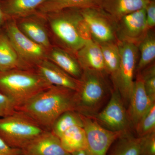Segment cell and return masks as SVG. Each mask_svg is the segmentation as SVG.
Returning a JSON list of instances; mask_svg holds the SVG:
<instances>
[{"instance_id":"1","label":"cell","mask_w":155,"mask_h":155,"mask_svg":"<svg viewBox=\"0 0 155 155\" xmlns=\"http://www.w3.org/2000/svg\"><path fill=\"white\" fill-rule=\"evenodd\" d=\"M75 91L52 85L16 108L45 130H51L58 117L75 111Z\"/></svg>"},{"instance_id":"2","label":"cell","mask_w":155,"mask_h":155,"mask_svg":"<svg viewBox=\"0 0 155 155\" xmlns=\"http://www.w3.org/2000/svg\"><path fill=\"white\" fill-rule=\"evenodd\" d=\"M58 46L75 55L85 42L92 39L79 8H68L45 14Z\"/></svg>"},{"instance_id":"3","label":"cell","mask_w":155,"mask_h":155,"mask_svg":"<svg viewBox=\"0 0 155 155\" xmlns=\"http://www.w3.org/2000/svg\"><path fill=\"white\" fill-rule=\"evenodd\" d=\"M75 91V111L87 117L96 115L107 103L113 89L105 72L84 70Z\"/></svg>"},{"instance_id":"4","label":"cell","mask_w":155,"mask_h":155,"mask_svg":"<svg viewBox=\"0 0 155 155\" xmlns=\"http://www.w3.org/2000/svg\"><path fill=\"white\" fill-rule=\"evenodd\" d=\"M51 86L35 68L0 71V92L13 100L17 107Z\"/></svg>"},{"instance_id":"5","label":"cell","mask_w":155,"mask_h":155,"mask_svg":"<svg viewBox=\"0 0 155 155\" xmlns=\"http://www.w3.org/2000/svg\"><path fill=\"white\" fill-rule=\"evenodd\" d=\"M45 130L17 110L0 118V138L13 148L22 150Z\"/></svg>"},{"instance_id":"6","label":"cell","mask_w":155,"mask_h":155,"mask_svg":"<svg viewBox=\"0 0 155 155\" xmlns=\"http://www.w3.org/2000/svg\"><path fill=\"white\" fill-rule=\"evenodd\" d=\"M120 61L116 87L127 108L134 84L139 59L138 48L130 43L118 42Z\"/></svg>"},{"instance_id":"7","label":"cell","mask_w":155,"mask_h":155,"mask_svg":"<svg viewBox=\"0 0 155 155\" xmlns=\"http://www.w3.org/2000/svg\"><path fill=\"white\" fill-rule=\"evenodd\" d=\"M91 118L111 131L126 132L133 130L121 94L118 90L114 88L105 106Z\"/></svg>"},{"instance_id":"8","label":"cell","mask_w":155,"mask_h":155,"mask_svg":"<svg viewBox=\"0 0 155 155\" xmlns=\"http://www.w3.org/2000/svg\"><path fill=\"white\" fill-rule=\"evenodd\" d=\"M5 33L21 61L30 68L47 59L48 50L25 36L19 30L15 20H8Z\"/></svg>"},{"instance_id":"9","label":"cell","mask_w":155,"mask_h":155,"mask_svg":"<svg viewBox=\"0 0 155 155\" xmlns=\"http://www.w3.org/2000/svg\"><path fill=\"white\" fill-rule=\"evenodd\" d=\"M92 39L98 44L117 41L116 22L99 7L80 9Z\"/></svg>"},{"instance_id":"10","label":"cell","mask_w":155,"mask_h":155,"mask_svg":"<svg viewBox=\"0 0 155 155\" xmlns=\"http://www.w3.org/2000/svg\"><path fill=\"white\" fill-rule=\"evenodd\" d=\"M82 116L86 136L87 155H107L115 140L125 133L108 130L93 118Z\"/></svg>"},{"instance_id":"11","label":"cell","mask_w":155,"mask_h":155,"mask_svg":"<svg viewBox=\"0 0 155 155\" xmlns=\"http://www.w3.org/2000/svg\"><path fill=\"white\" fill-rule=\"evenodd\" d=\"M148 30L144 8L125 15L116 22V39L118 42L137 46Z\"/></svg>"},{"instance_id":"12","label":"cell","mask_w":155,"mask_h":155,"mask_svg":"<svg viewBox=\"0 0 155 155\" xmlns=\"http://www.w3.org/2000/svg\"><path fill=\"white\" fill-rule=\"evenodd\" d=\"M19 30L35 42L49 50L52 46L44 14L37 13L16 20Z\"/></svg>"},{"instance_id":"13","label":"cell","mask_w":155,"mask_h":155,"mask_svg":"<svg viewBox=\"0 0 155 155\" xmlns=\"http://www.w3.org/2000/svg\"><path fill=\"white\" fill-rule=\"evenodd\" d=\"M153 102L145 89L140 72H137L127 108L129 121L134 128Z\"/></svg>"},{"instance_id":"14","label":"cell","mask_w":155,"mask_h":155,"mask_svg":"<svg viewBox=\"0 0 155 155\" xmlns=\"http://www.w3.org/2000/svg\"><path fill=\"white\" fill-rule=\"evenodd\" d=\"M22 155H72L65 150L59 137L46 130L22 150Z\"/></svg>"},{"instance_id":"15","label":"cell","mask_w":155,"mask_h":155,"mask_svg":"<svg viewBox=\"0 0 155 155\" xmlns=\"http://www.w3.org/2000/svg\"><path fill=\"white\" fill-rule=\"evenodd\" d=\"M35 68L51 85L63 87L75 91L78 88L79 79L72 77L47 59L41 61Z\"/></svg>"},{"instance_id":"16","label":"cell","mask_w":155,"mask_h":155,"mask_svg":"<svg viewBox=\"0 0 155 155\" xmlns=\"http://www.w3.org/2000/svg\"><path fill=\"white\" fill-rule=\"evenodd\" d=\"M82 70L105 72L102 52L99 44L92 39L87 41L75 54Z\"/></svg>"},{"instance_id":"17","label":"cell","mask_w":155,"mask_h":155,"mask_svg":"<svg viewBox=\"0 0 155 155\" xmlns=\"http://www.w3.org/2000/svg\"><path fill=\"white\" fill-rule=\"evenodd\" d=\"M155 0H99L98 6L117 22L125 15L143 8Z\"/></svg>"},{"instance_id":"18","label":"cell","mask_w":155,"mask_h":155,"mask_svg":"<svg viewBox=\"0 0 155 155\" xmlns=\"http://www.w3.org/2000/svg\"><path fill=\"white\" fill-rule=\"evenodd\" d=\"M47 59L67 73L79 79L83 70L73 54L58 46H52L48 51Z\"/></svg>"},{"instance_id":"19","label":"cell","mask_w":155,"mask_h":155,"mask_svg":"<svg viewBox=\"0 0 155 155\" xmlns=\"http://www.w3.org/2000/svg\"><path fill=\"white\" fill-rule=\"evenodd\" d=\"M47 0H5L2 8L7 19L17 20L37 13L38 7Z\"/></svg>"},{"instance_id":"20","label":"cell","mask_w":155,"mask_h":155,"mask_svg":"<svg viewBox=\"0 0 155 155\" xmlns=\"http://www.w3.org/2000/svg\"><path fill=\"white\" fill-rule=\"evenodd\" d=\"M30 68L19 58L6 33H0V71Z\"/></svg>"},{"instance_id":"21","label":"cell","mask_w":155,"mask_h":155,"mask_svg":"<svg viewBox=\"0 0 155 155\" xmlns=\"http://www.w3.org/2000/svg\"><path fill=\"white\" fill-rule=\"evenodd\" d=\"M102 52L105 72L116 88L120 64V56L118 41L100 45Z\"/></svg>"},{"instance_id":"22","label":"cell","mask_w":155,"mask_h":155,"mask_svg":"<svg viewBox=\"0 0 155 155\" xmlns=\"http://www.w3.org/2000/svg\"><path fill=\"white\" fill-rule=\"evenodd\" d=\"M140 137L128 131L115 140L107 155H140Z\"/></svg>"},{"instance_id":"23","label":"cell","mask_w":155,"mask_h":155,"mask_svg":"<svg viewBox=\"0 0 155 155\" xmlns=\"http://www.w3.org/2000/svg\"><path fill=\"white\" fill-rule=\"evenodd\" d=\"M99 0H47L38 7V13L45 15L68 8L99 7Z\"/></svg>"},{"instance_id":"24","label":"cell","mask_w":155,"mask_h":155,"mask_svg":"<svg viewBox=\"0 0 155 155\" xmlns=\"http://www.w3.org/2000/svg\"><path fill=\"white\" fill-rule=\"evenodd\" d=\"M59 138L64 148L70 153L86 149V136L84 127L76 125L70 127Z\"/></svg>"},{"instance_id":"25","label":"cell","mask_w":155,"mask_h":155,"mask_svg":"<svg viewBox=\"0 0 155 155\" xmlns=\"http://www.w3.org/2000/svg\"><path fill=\"white\" fill-rule=\"evenodd\" d=\"M139 59L136 72H140L148 66L154 62L155 35L153 29H150L137 45Z\"/></svg>"},{"instance_id":"26","label":"cell","mask_w":155,"mask_h":155,"mask_svg":"<svg viewBox=\"0 0 155 155\" xmlns=\"http://www.w3.org/2000/svg\"><path fill=\"white\" fill-rule=\"evenodd\" d=\"M76 125L84 127L82 115L76 111H68L58 117L51 131L59 137L69 128Z\"/></svg>"},{"instance_id":"27","label":"cell","mask_w":155,"mask_h":155,"mask_svg":"<svg viewBox=\"0 0 155 155\" xmlns=\"http://www.w3.org/2000/svg\"><path fill=\"white\" fill-rule=\"evenodd\" d=\"M137 137H141L155 131V103L143 114L134 128Z\"/></svg>"},{"instance_id":"28","label":"cell","mask_w":155,"mask_h":155,"mask_svg":"<svg viewBox=\"0 0 155 155\" xmlns=\"http://www.w3.org/2000/svg\"><path fill=\"white\" fill-rule=\"evenodd\" d=\"M139 72L141 74L148 96L152 101L155 102V62L152 63Z\"/></svg>"},{"instance_id":"29","label":"cell","mask_w":155,"mask_h":155,"mask_svg":"<svg viewBox=\"0 0 155 155\" xmlns=\"http://www.w3.org/2000/svg\"><path fill=\"white\" fill-rule=\"evenodd\" d=\"M140 155H155V131L140 137Z\"/></svg>"},{"instance_id":"30","label":"cell","mask_w":155,"mask_h":155,"mask_svg":"<svg viewBox=\"0 0 155 155\" xmlns=\"http://www.w3.org/2000/svg\"><path fill=\"white\" fill-rule=\"evenodd\" d=\"M16 108L17 105L13 100L0 92V118L12 114Z\"/></svg>"},{"instance_id":"31","label":"cell","mask_w":155,"mask_h":155,"mask_svg":"<svg viewBox=\"0 0 155 155\" xmlns=\"http://www.w3.org/2000/svg\"><path fill=\"white\" fill-rule=\"evenodd\" d=\"M146 22L148 29H153L155 26V1H150L145 7Z\"/></svg>"},{"instance_id":"32","label":"cell","mask_w":155,"mask_h":155,"mask_svg":"<svg viewBox=\"0 0 155 155\" xmlns=\"http://www.w3.org/2000/svg\"><path fill=\"white\" fill-rule=\"evenodd\" d=\"M0 155H22V150L11 147L0 138Z\"/></svg>"},{"instance_id":"33","label":"cell","mask_w":155,"mask_h":155,"mask_svg":"<svg viewBox=\"0 0 155 155\" xmlns=\"http://www.w3.org/2000/svg\"><path fill=\"white\" fill-rule=\"evenodd\" d=\"M6 20H8L1 5V1H0V28L2 26Z\"/></svg>"},{"instance_id":"34","label":"cell","mask_w":155,"mask_h":155,"mask_svg":"<svg viewBox=\"0 0 155 155\" xmlns=\"http://www.w3.org/2000/svg\"><path fill=\"white\" fill-rule=\"evenodd\" d=\"M72 155H87L85 150H80L75 152L71 153Z\"/></svg>"}]
</instances>
